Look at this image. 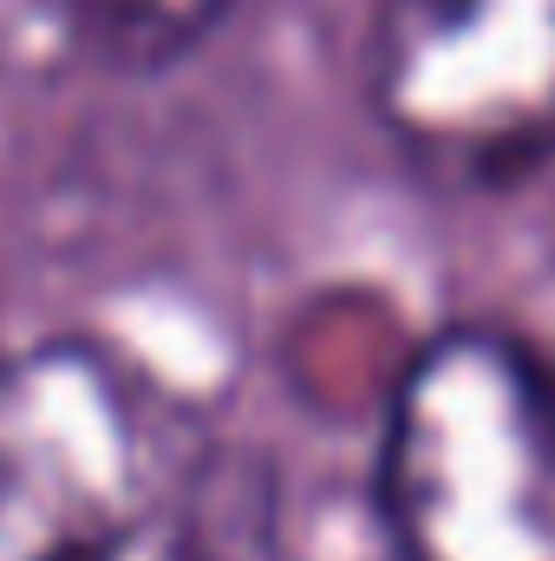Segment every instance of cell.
I'll return each mask as SVG.
<instances>
[{"label": "cell", "instance_id": "obj_4", "mask_svg": "<svg viewBox=\"0 0 555 561\" xmlns=\"http://www.w3.org/2000/svg\"><path fill=\"white\" fill-rule=\"evenodd\" d=\"M79 26L132 66H163L177 53H190L236 0H72Z\"/></svg>", "mask_w": 555, "mask_h": 561}, {"label": "cell", "instance_id": "obj_2", "mask_svg": "<svg viewBox=\"0 0 555 561\" xmlns=\"http://www.w3.org/2000/svg\"><path fill=\"white\" fill-rule=\"evenodd\" d=\"M373 490L399 561H555V359L503 320L424 333Z\"/></svg>", "mask_w": 555, "mask_h": 561}, {"label": "cell", "instance_id": "obj_1", "mask_svg": "<svg viewBox=\"0 0 555 561\" xmlns=\"http://www.w3.org/2000/svg\"><path fill=\"white\" fill-rule=\"evenodd\" d=\"M203 431L99 340L0 359V561H177Z\"/></svg>", "mask_w": 555, "mask_h": 561}, {"label": "cell", "instance_id": "obj_3", "mask_svg": "<svg viewBox=\"0 0 555 561\" xmlns=\"http://www.w3.org/2000/svg\"><path fill=\"white\" fill-rule=\"evenodd\" d=\"M366 99L418 176L510 190L555 157V0H380Z\"/></svg>", "mask_w": 555, "mask_h": 561}]
</instances>
